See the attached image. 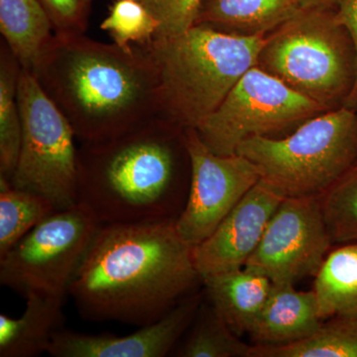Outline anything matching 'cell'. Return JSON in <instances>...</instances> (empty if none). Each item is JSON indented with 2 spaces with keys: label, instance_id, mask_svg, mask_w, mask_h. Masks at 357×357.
Segmentation results:
<instances>
[{
  "label": "cell",
  "instance_id": "obj_17",
  "mask_svg": "<svg viewBox=\"0 0 357 357\" xmlns=\"http://www.w3.org/2000/svg\"><path fill=\"white\" fill-rule=\"evenodd\" d=\"M300 9L298 0H203L195 25L236 36H266Z\"/></svg>",
  "mask_w": 357,
  "mask_h": 357
},
{
  "label": "cell",
  "instance_id": "obj_18",
  "mask_svg": "<svg viewBox=\"0 0 357 357\" xmlns=\"http://www.w3.org/2000/svg\"><path fill=\"white\" fill-rule=\"evenodd\" d=\"M0 32L21 68L30 70L55 34L39 0H0Z\"/></svg>",
  "mask_w": 357,
  "mask_h": 357
},
{
  "label": "cell",
  "instance_id": "obj_19",
  "mask_svg": "<svg viewBox=\"0 0 357 357\" xmlns=\"http://www.w3.org/2000/svg\"><path fill=\"white\" fill-rule=\"evenodd\" d=\"M312 290L321 319L357 317V241L328 253Z\"/></svg>",
  "mask_w": 357,
  "mask_h": 357
},
{
  "label": "cell",
  "instance_id": "obj_6",
  "mask_svg": "<svg viewBox=\"0 0 357 357\" xmlns=\"http://www.w3.org/2000/svg\"><path fill=\"white\" fill-rule=\"evenodd\" d=\"M236 153L250 160L261 180L285 198L319 197L357 163V109L316 115L282 139L249 138Z\"/></svg>",
  "mask_w": 357,
  "mask_h": 357
},
{
  "label": "cell",
  "instance_id": "obj_12",
  "mask_svg": "<svg viewBox=\"0 0 357 357\" xmlns=\"http://www.w3.org/2000/svg\"><path fill=\"white\" fill-rule=\"evenodd\" d=\"M203 303V293L188 296L156 323L140 326L130 335H89L59 331L48 354L54 357H165L194 321Z\"/></svg>",
  "mask_w": 357,
  "mask_h": 357
},
{
  "label": "cell",
  "instance_id": "obj_9",
  "mask_svg": "<svg viewBox=\"0 0 357 357\" xmlns=\"http://www.w3.org/2000/svg\"><path fill=\"white\" fill-rule=\"evenodd\" d=\"M325 112L328 110L319 103L253 67L196 130L211 151L231 155L244 140L269 136Z\"/></svg>",
  "mask_w": 357,
  "mask_h": 357
},
{
  "label": "cell",
  "instance_id": "obj_15",
  "mask_svg": "<svg viewBox=\"0 0 357 357\" xmlns=\"http://www.w3.org/2000/svg\"><path fill=\"white\" fill-rule=\"evenodd\" d=\"M203 286L208 302L241 337L255 326L273 283L264 275L243 267L204 277Z\"/></svg>",
  "mask_w": 357,
  "mask_h": 357
},
{
  "label": "cell",
  "instance_id": "obj_24",
  "mask_svg": "<svg viewBox=\"0 0 357 357\" xmlns=\"http://www.w3.org/2000/svg\"><path fill=\"white\" fill-rule=\"evenodd\" d=\"M333 243L357 241V163L319 197Z\"/></svg>",
  "mask_w": 357,
  "mask_h": 357
},
{
  "label": "cell",
  "instance_id": "obj_1",
  "mask_svg": "<svg viewBox=\"0 0 357 357\" xmlns=\"http://www.w3.org/2000/svg\"><path fill=\"white\" fill-rule=\"evenodd\" d=\"M175 222L102 225L69 290L82 318L140 328L198 292L194 246Z\"/></svg>",
  "mask_w": 357,
  "mask_h": 357
},
{
  "label": "cell",
  "instance_id": "obj_3",
  "mask_svg": "<svg viewBox=\"0 0 357 357\" xmlns=\"http://www.w3.org/2000/svg\"><path fill=\"white\" fill-rule=\"evenodd\" d=\"M79 203L102 225L176 220L191 180L185 129L157 115L112 139L82 143Z\"/></svg>",
  "mask_w": 357,
  "mask_h": 357
},
{
  "label": "cell",
  "instance_id": "obj_8",
  "mask_svg": "<svg viewBox=\"0 0 357 357\" xmlns=\"http://www.w3.org/2000/svg\"><path fill=\"white\" fill-rule=\"evenodd\" d=\"M102 223L84 204L56 211L0 257V284L23 298L69 295Z\"/></svg>",
  "mask_w": 357,
  "mask_h": 357
},
{
  "label": "cell",
  "instance_id": "obj_14",
  "mask_svg": "<svg viewBox=\"0 0 357 357\" xmlns=\"http://www.w3.org/2000/svg\"><path fill=\"white\" fill-rule=\"evenodd\" d=\"M323 323L312 289L304 292L290 284H273L248 335L256 344H291L309 337Z\"/></svg>",
  "mask_w": 357,
  "mask_h": 357
},
{
  "label": "cell",
  "instance_id": "obj_13",
  "mask_svg": "<svg viewBox=\"0 0 357 357\" xmlns=\"http://www.w3.org/2000/svg\"><path fill=\"white\" fill-rule=\"evenodd\" d=\"M284 199L280 192L260 178L215 231L194 246L195 264L202 278L245 266Z\"/></svg>",
  "mask_w": 357,
  "mask_h": 357
},
{
  "label": "cell",
  "instance_id": "obj_27",
  "mask_svg": "<svg viewBox=\"0 0 357 357\" xmlns=\"http://www.w3.org/2000/svg\"><path fill=\"white\" fill-rule=\"evenodd\" d=\"M58 35L84 34L95 0H39Z\"/></svg>",
  "mask_w": 357,
  "mask_h": 357
},
{
  "label": "cell",
  "instance_id": "obj_2",
  "mask_svg": "<svg viewBox=\"0 0 357 357\" xmlns=\"http://www.w3.org/2000/svg\"><path fill=\"white\" fill-rule=\"evenodd\" d=\"M31 70L82 143L112 139L160 115L158 74L144 46L128 51L54 34Z\"/></svg>",
  "mask_w": 357,
  "mask_h": 357
},
{
  "label": "cell",
  "instance_id": "obj_25",
  "mask_svg": "<svg viewBox=\"0 0 357 357\" xmlns=\"http://www.w3.org/2000/svg\"><path fill=\"white\" fill-rule=\"evenodd\" d=\"M160 23L140 0H116L100 29L109 32L114 43L131 51L134 46L150 43L158 33Z\"/></svg>",
  "mask_w": 357,
  "mask_h": 357
},
{
  "label": "cell",
  "instance_id": "obj_11",
  "mask_svg": "<svg viewBox=\"0 0 357 357\" xmlns=\"http://www.w3.org/2000/svg\"><path fill=\"white\" fill-rule=\"evenodd\" d=\"M333 244L319 197L285 198L244 267L274 285H295L317 274Z\"/></svg>",
  "mask_w": 357,
  "mask_h": 357
},
{
  "label": "cell",
  "instance_id": "obj_4",
  "mask_svg": "<svg viewBox=\"0 0 357 357\" xmlns=\"http://www.w3.org/2000/svg\"><path fill=\"white\" fill-rule=\"evenodd\" d=\"M265 37L197 24L143 45L158 74L160 115L184 129L198 128L256 67Z\"/></svg>",
  "mask_w": 357,
  "mask_h": 357
},
{
  "label": "cell",
  "instance_id": "obj_22",
  "mask_svg": "<svg viewBox=\"0 0 357 357\" xmlns=\"http://www.w3.org/2000/svg\"><path fill=\"white\" fill-rule=\"evenodd\" d=\"M189 328L188 337L180 347H176L174 356L251 357L253 345L243 342L210 302L202 303Z\"/></svg>",
  "mask_w": 357,
  "mask_h": 357
},
{
  "label": "cell",
  "instance_id": "obj_7",
  "mask_svg": "<svg viewBox=\"0 0 357 357\" xmlns=\"http://www.w3.org/2000/svg\"><path fill=\"white\" fill-rule=\"evenodd\" d=\"M18 103L22 141L11 185L44 197L57 211L75 206L79 203V148L74 129L32 70H21Z\"/></svg>",
  "mask_w": 357,
  "mask_h": 357
},
{
  "label": "cell",
  "instance_id": "obj_20",
  "mask_svg": "<svg viewBox=\"0 0 357 357\" xmlns=\"http://www.w3.org/2000/svg\"><path fill=\"white\" fill-rule=\"evenodd\" d=\"M331 319L298 342L253 345L251 357H357V317Z\"/></svg>",
  "mask_w": 357,
  "mask_h": 357
},
{
  "label": "cell",
  "instance_id": "obj_29",
  "mask_svg": "<svg viewBox=\"0 0 357 357\" xmlns=\"http://www.w3.org/2000/svg\"><path fill=\"white\" fill-rule=\"evenodd\" d=\"M301 8H326L337 10L344 0H298Z\"/></svg>",
  "mask_w": 357,
  "mask_h": 357
},
{
  "label": "cell",
  "instance_id": "obj_16",
  "mask_svg": "<svg viewBox=\"0 0 357 357\" xmlns=\"http://www.w3.org/2000/svg\"><path fill=\"white\" fill-rule=\"evenodd\" d=\"M20 318L0 314V357H36L48 354L52 340L64 328L65 299L29 294Z\"/></svg>",
  "mask_w": 357,
  "mask_h": 357
},
{
  "label": "cell",
  "instance_id": "obj_10",
  "mask_svg": "<svg viewBox=\"0 0 357 357\" xmlns=\"http://www.w3.org/2000/svg\"><path fill=\"white\" fill-rule=\"evenodd\" d=\"M191 180L184 208L175 225L192 246L203 243L258 182L255 164L241 154L211 151L195 128L185 129Z\"/></svg>",
  "mask_w": 357,
  "mask_h": 357
},
{
  "label": "cell",
  "instance_id": "obj_23",
  "mask_svg": "<svg viewBox=\"0 0 357 357\" xmlns=\"http://www.w3.org/2000/svg\"><path fill=\"white\" fill-rule=\"evenodd\" d=\"M56 211L49 199L0 177V257Z\"/></svg>",
  "mask_w": 357,
  "mask_h": 357
},
{
  "label": "cell",
  "instance_id": "obj_26",
  "mask_svg": "<svg viewBox=\"0 0 357 357\" xmlns=\"http://www.w3.org/2000/svg\"><path fill=\"white\" fill-rule=\"evenodd\" d=\"M158 20L156 37H170L196 24L203 0H140Z\"/></svg>",
  "mask_w": 357,
  "mask_h": 357
},
{
  "label": "cell",
  "instance_id": "obj_21",
  "mask_svg": "<svg viewBox=\"0 0 357 357\" xmlns=\"http://www.w3.org/2000/svg\"><path fill=\"white\" fill-rule=\"evenodd\" d=\"M22 68L6 42L0 46V177L13 178L22 141L18 83Z\"/></svg>",
  "mask_w": 357,
  "mask_h": 357
},
{
  "label": "cell",
  "instance_id": "obj_5",
  "mask_svg": "<svg viewBox=\"0 0 357 357\" xmlns=\"http://www.w3.org/2000/svg\"><path fill=\"white\" fill-rule=\"evenodd\" d=\"M326 110L357 109V52L337 10L301 8L265 37L257 65Z\"/></svg>",
  "mask_w": 357,
  "mask_h": 357
},
{
  "label": "cell",
  "instance_id": "obj_28",
  "mask_svg": "<svg viewBox=\"0 0 357 357\" xmlns=\"http://www.w3.org/2000/svg\"><path fill=\"white\" fill-rule=\"evenodd\" d=\"M337 13L338 20L351 33L357 52V0H344Z\"/></svg>",
  "mask_w": 357,
  "mask_h": 357
}]
</instances>
